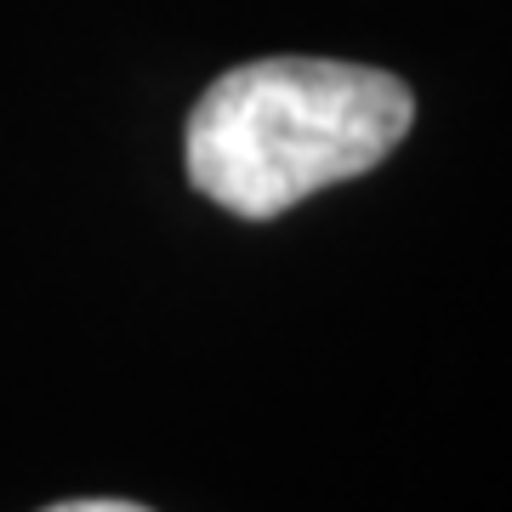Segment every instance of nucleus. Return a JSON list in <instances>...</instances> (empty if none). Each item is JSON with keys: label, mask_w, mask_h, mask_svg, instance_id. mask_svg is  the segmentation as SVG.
I'll return each instance as SVG.
<instances>
[{"label": "nucleus", "mask_w": 512, "mask_h": 512, "mask_svg": "<svg viewBox=\"0 0 512 512\" xmlns=\"http://www.w3.org/2000/svg\"><path fill=\"white\" fill-rule=\"evenodd\" d=\"M40 512H148V507H137V501H57V507Z\"/></svg>", "instance_id": "obj_2"}, {"label": "nucleus", "mask_w": 512, "mask_h": 512, "mask_svg": "<svg viewBox=\"0 0 512 512\" xmlns=\"http://www.w3.org/2000/svg\"><path fill=\"white\" fill-rule=\"evenodd\" d=\"M416 126L399 74L336 57L239 63L188 114V177L245 222L285 217L330 183L382 165Z\"/></svg>", "instance_id": "obj_1"}]
</instances>
